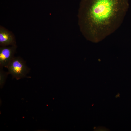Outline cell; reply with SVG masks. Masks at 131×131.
<instances>
[{
	"mask_svg": "<svg viewBox=\"0 0 131 131\" xmlns=\"http://www.w3.org/2000/svg\"><path fill=\"white\" fill-rule=\"evenodd\" d=\"M82 10V29L88 38L99 41L115 32L122 23L128 0H86Z\"/></svg>",
	"mask_w": 131,
	"mask_h": 131,
	"instance_id": "cell-1",
	"label": "cell"
},
{
	"mask_svg": "<svg viewBox=\"0 0 131 131\" xmlns=\"http://www.w3.org/2000/svg\"><path fill=\"white\" fill-rule=\"evenodd\" d=\"M7 68L9 74L18 80L26 77L30 70L25 61L20 57H14Z\"/></svg>",
	"mask_w": 131,
	"mask_h": 131,
	"instance_id": "cell-2",
	"label": "cell"
},
{
	"mask_svg": "<svg viewBox=\"0 0 131 131\" xmlns=\"http://www.w3.org/2000/svg\"><path fill=\"white\" fill-rule=\"evenodd\" d=\"M17 46H1L0 47V67L7 68L8 66L15 57Z\"/></svg>",
	"mask_w": 131,
	"mask_h": 131,
	"instance_id": "cell-3",
	"label": "cell"
},
{
	"mask_svg": "<svg viewBox=\"0 0 131 131\" xmlns=\"http://www.w3.org/2000/svg\"><path fill=\"white\" fill-rule=\"evenodd\" d=\"M16 45L15 37L10 32L3 27H0V45L1 46Z\"/></svg>",
	"mask_w": 131,
	"mask_h": 131,
	"instance_id": "cell-4",
	"label": "cell"
},
{
	"mask_svg": "<svg viewBox=\"0 0 131 131\" xmlns=\"http://www.w3.org/2000/svg\"><path fill=\"white\" fill-rule=\"evenodd\" d=\"M9 73L5 71L3 68L0 67V87L2 88L5 83L7 77Z\"/></svg>",
	"mask_w": 131,
	"mask_h": 131,
	"instance_id": "cell-5",
	"label": "cell"
}]
</instances>
